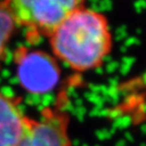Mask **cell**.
<instances>
[{
	"label": "cell",
	"instance_id": "obj_1",
	"mask_svg": "<svg viewBox=\"0 0 146 146\" xmlns=\"http://www.w3.org/2000/svg\"><path fill=\"white\" fill-rule=\"evenodd\" d=\"M49 39L55 57L80 72L100 66L113 47L107 17L83 6L71 12Z\"/></svg>",
	"mask_w": 146,
	"mask_h": 146
},
{
	"label": "cell",
	"instance_id": "obj_2",
	"mask_svg": "<svg viewBox=\"0 0 146 146\" xmlns=\"http://www.w3.org/2000/svg\"><path fill=\"white\" fill-rule=\"evenodd\" d=\"M16 25L32 43L49 38L62 21L82 6L83 0H3Z\"/></svg>",
	"mask_w": 146,
	"mask_h": 146
},
{
	"label": "cell",
	"instance_id": "obj_3",
	"mask_svg": "<svg viewBox=\"0 0 146 146\" xmlns=\"http://www.w3.org/2000/svg\"><path fill=\"white\" fill-rule=\"evenodd\" d=\"M18 80L23 88L35 94H44L57 86L60 68L56 58L42 51L23 48L14 56Z\"/></svg>",
	"mask_w": 146,
	"mask_h": 146
},
{
	"label": "cell",
	"instance_id": "obj_4",
	"mask_svg": "<svg viewBox=\"0 0 146 146\" xmlns=\"http://www.w3.org/2000/svg\"><path fill=\"white\" fill-rule=\"evenodd\" d=\"M69 117L60 109L44 110L16 146H72L69 136Z\"/></svg>",
	"mask_w": 146,
	"mask_h": 146
},
{
	"label": "cell",
	"instance_id": "obj_5",
	"mask_svg": "<svg viewBox=\"0 0 146 146\" xmlns=\"http://www.w3.org/2000/svg\"><path fill=\"white\" fill-rule=\"evenodd\" d=\"M31 120L15 98L0 91V146L17 145L29 130Z\"/></svg>",
	"mask_w": 146,
	"mask_h": 146
},
{
	"label": "cell",
	"instance_id": "obj_6",
	"mask_svg": "<svg viewBox=\"0 0 146 146\" xmlns=\"http://www.w3.org/2000/svg\"><path fill=\"white\" fill-rule=\"evenodd\" d=\"M15 23L4 1L0 2V64L2 62L9 40L15 29Z\"/></svg>",
	"mask_w": 146,
	"mask_h": 146
},
{
	"label": "cell",
	"instance_id": "obj_7",
	"mask_svg": "<svg viewBox=\"0 0 146 146\" xmlns=\"http://www.w3.org/2000/svg\"><path fill=\"white\" fill-rule=\"evenodd\" d=\"M134 83H136V84L139 85V86L145 87V88H146V70H145V72H144L143 74H142V75L139 77L138 81H135Z\"/></svg>",
	"mask_w": 146,
	"mask_h": 146
}]
</instances>
